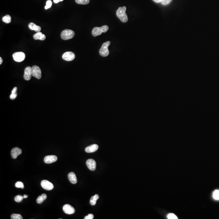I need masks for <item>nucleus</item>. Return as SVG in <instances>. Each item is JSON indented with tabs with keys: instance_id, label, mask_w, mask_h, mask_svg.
Segmentation results:
<instances>
[{
	"instance_id": "nucleus-6",
	"label": "nucleus",
	"mask_w": 219,
	"mask_h": 219,
	"mask_svg": "<svg viewBox=\"0 0 219 219\" xmlns=\"http://www.w3.org/2000/svg\"><path fill=\"white\" fill-rule=\"evenodd\" d=\"M32 76L38 79H40L42 77V71L38 66L34 65L32 67Z\"/></svg>"
},
{
	"instance_id": "nucleus-20",
	"label": "nucleus",
	"mask_w": 219,
	"mask_h": 219,
	"mask_svg": "<svg viewBox=\"0 0 219 219\" xmlns=\"http://www.w3.org/2000/svg\"><path fill=\"white\" fill-rule=\"evenodd\" d=\"M2 20L3 22H5V23L9 24L11 22L12 18L9 15H7L3 17Z\"/></svg>"
},
{
	"instance_id": "nucleus-17",
	"label": "nucleus",
	"mask_w": 219,
	"mask_h": 219,
	"mask_svg": "<svg viewBox=\"0 0 219 219\" xmlns=\"http://www.w3.org/2000/svg\"><path fill=\"white\" fill-rule=\"evenodd\" d=\"M29 27L31 30H33L34 31L39 32H40L41 30V28L40 26H38L35 25V24L33 23H30L29 25Z\"/></svg>"
},
{
	"instance_id": "nucleus-34",
	"label": "nucleus",
	"mask_w": 219,
	"mask_h": 219,
	"mask_svg": "<svg viewBox=\"0 0 219 219\" xmlns=\"http://www.w3.org/2000/svg\"><path fill=\"white\" fill-rule=\"evenodd\" d=\"M0 64L1 65V64L2 63H3V59L1 57H0Z\"/></svg>"
},
{
	"instance_id": "nucleus-15",
	"label": "nucleus",
	"mask_w": 219,
	"mask_h": 219,
	"mask_svg": "<svg viewBox=\"0 0 219 219\" xmlns=\"http://www.w3.org/2000/svg\"><path fill=\"white\" fill-rule=\"evenodd\" d=\"M68 177L71 183L73 184H75L77 182L76 176L74 172H71L68 175Z\"/></svg>"
},
{
	"instance_id": "nucleus-32",
	"label": "nucleus",
	"mask_w": 219,
	"mask_h": 219,
	"mask_svg": "<svg viewBox=\"0 0 219 219\" xmlns=\"http://www.w3.org/2000/svg\"><path fill=\"white\" fill-rule=\"evenodd\" d=\"M153 1L156 3H161L162 0H153Z\"/></svg>"
},
{
	"instance_id": "nucleus-18",
	"label": "nucleus",
	"mask_w": 219,
	"mask_h": 219,
	"mask_svg": "<svg viewBox=\"0 0 219 219\" xmlns=\"http://www.w3.org/2000/svg\"><path fill=\"white\" fill-rule=\"evenodd\" d=\"M47 198V196L45 194H43L41 196H39L37 199V202L38 204H40L43 202Z\"/></svg>"
},
{
	"instance_id": "nucleus-24",
	"label": "nucleus",
	"mask_w": 219,
	"mask_h": 219,
	"mask_svg": "<svg viewBox=\"0 0 219 219\" xmlns=\"http://www.w3.org/2000/svg\"><path fill=\"white\" fill-rule=\"evenodd\" d=\"M24 198L23 196L20 195H18L15 197L14 200L16 202H19L22 201Z\"/></svg>"
},
{
	"instance_id": "nucleus-2",
	"label": "nucleus",
	"mask_w": 219,
	"mask_h": 219,
	"mask_svg": "<svg viewBox=\"0 0 219 219\" xmlns=\"http://www.w3.org/2000/svg\"><path fill=\"white\" fill-rule=\"evenodd\" d=\"M109 29V27L107 25H104L101 27L94 28L92 30V35L94 37L100 35L102 34V32H106Z\"/></svg>"
},
{
	"instance_id": "nucleus-25",
	"label": "nucleus",
	"mask_w": 219,
	"mask_h": 219,
	"mask_svg": "<svg viewBox=\"0 0 219 219\" xmlns=\"http://www.w3.org/2000/svg\"><path fill=\"white\" fill-rule=\"evenodd\" d=\"M15 186L17 188H21L23 189L24 188V185L22 182L18 181L15 184Z\"/></svg>"
},
{
	"instance_id": "nucleus-29",
	"label": "nucleus",
	"mask_w": 219,
	"mask_h": 219,
	"mask_svg": "<svg viewBox=\"0 0 219 219\" xmlns=\"http://www.w3.org/2000/svg\"><path fill=\"white\" fill-rule=\"evenodd\" d=\"M94 215L93 214H89L88 215L85 217L84 219H94Z\"/></svg>"
},
{
	"instance_id": "nucleus-23",
	"label": "nucleus",
	"mask_w": 219,
	"mask_h": 219,
	"mask_svg": "<svg viewBox=\"0 0 219 219\" xmlns=\"http://www.w3.org/2000/svg\"><path fill=\"white\" fill-rule=\"evenodd\" d=\"M11 219H22V216L19 214H13L11 215Z\"/></svg>"
},
{
	"instance_id": "nucleus-5",
	"label": "nucleus",
	"mask_w": 219,
	"mask_h": 219,
	"mask_svg": "<svg viewBox=\"0 0 219 219\" xmlns=\"http://www.w3.org/2000/svg\"><path fill=\"white\" fill-rule=\"evenodd\" d=\"M25 55L23 52H17L13 55V57L15 61L18 62H21L23 61L25 58Z\"/></svg>"
},
{
	"instance_id": "nucleus-12",
	"label": "nucleus",
	"mask_w": 219,
	"mask_h": 219,
	"mask_svg": "<svg viewBox=\"0 0 219 219\" xmlns=\"http://www.w3.org/2000/svg\"><path fill=\"white\" fill-rule=\"evenodd\" d=\"M58 158L57 156L55 155L47 156L45 157L44 161L46 163H51L55 162L57 161Z\"/></svg>"
},
{
	"instance_id": "nucleus-7",
	"label": "nucleus",
	"mask_w": 219,
	"mask_h": 219,
	"mask_svg": "<svg viewBox=\"0 0 219 219\" xmlns=\"http://www.w3.org/2000/svg\"><path fill=\"white\" fill-rule=\"evenodd\" d=\"M75 58V55L74 53L71 52H67L63 55V59L67 61H72Z\"/></svg>"
},
{
	"instance_id": "nucleus-33",
	"label": "nucleus",
	"mask_w": 219,
	"mask_h": 219,
	"mask_svg": "<svg viewBox=\"0 0 219 219\" xmlns=\"http://www.w3.org/2000/svg\"><path fill=\"white\" fill-rule=\"evenodd\" d=\"M53 1L55 3H57L60 1V0H53Z\"/></svg>"
},
{
	"instance_id": "nucleus-1",
	"label": "nucleus",
	"mask_w": 219,
	"mask_h": 219,
	"mask_svg": "<svg viewBox=\"0 0 219 219\" xmlns=\"http://www.w3.org/2000/svg\"><path fill=\"white\" fill-rule=\"evenodd\" d=\"M126 6L120 7L116 12L117 17L123 22H127L128 21V17L126 13Z\"/></svg>"
},
{
	"instance_id": "nucleus-30",
	"label": "nucleus",
	"mask_w": 219,
	"mask_h": 219,
	"mask_svg": "<svg viewBox=\"0 0 219 219\" xmlns=\"http://www.w3.org/2000/svg\"><path fill=\"white\" fill-rule=\"evenodd\" d=\"M17 94H11L10 98L12 100H14L17 97Z\"/></svg>"
},
{
	"instance_id": "nucleus-21",
	"label": "nucleus",
	"mask_w": 219,
	"mask_h": 219,
	"mask_svg": "<svg viewBox=\"0 0 219 219\" xmlns=\"http://www.w3.org/2000/svg\"><path fill=\"white\" fill-rule=\"evenodd\" d=\"M75 2L80 5H87L90 2V0H75Z\"/></svg>"
},
{
	"instance_id": "nucleus-16",
	"label": "nucleus",
	"mask_w": 219,
	"mask_h": 219,
	"mask_svg": "<svg viewBox=\"0 0 219 219\" xmlns=\"http://www.w3.org/2000/svg\"><path fill=\"white\" fill-rule=\"evenodd\" d=\"M33 38L35 40H40L43 41L45 39L46 37L45 35L42 34V32H39L34 34V35H33Z\"/></svg>"
},
{
	"instance_id": "nucleus-27",
	"label": "nucleus",
	"mask_w": 219,
	"mask_h": 219,
	"mask_svg": "<svg viewBox=\"0 0 219 219\" xmlns=\"http://www.w3.org/2000/svg\"><path fill=\"white\" fill-rule=\"evenodd\" d=\"M167 218L169 219H177L178 218L175 214L170 213L167 215Z\"/></svg>"
},
{
	"instance_id": "nucleus-14",
	"label": "nucleus",
	"mask_w": 219,
	"mask_h": 219,
	"mask_svg": "<svg viewBox=\"0 0 219 219\" xmlns=\"http://www.w3.org/2000/svg\"><path fill=\"white\" fill-rule=\"evenodd\" d=\"M99 147L98 145L96 144H94L87 147L85 149V151L88 153H94L97 150Z\"/></svg>"
},
{
	"instance_id": "nucleus-10",
	"label": "nucleus",
	"mask_w": 219,
	"mask_h": 219,
	"mask_svg": "<svg viewBox=\"0 0 219 219\" xmlns=\"http://www.w3.org/2000/svg\"><path fill=\"white\" fill-rule=\"evenodd\" d=\"M63 209L64 212L67 214H72L75 212V210L74 208L69 204L64 205Z\"/></svg>"
},
{
	"instance_id": "nucleus-28",
	"label": "nucleus",
	"mask_w": 219,
	"mask_h": 219,
	"mask_svg": "<svg viewBox=\"0 0 219 219\" xmlns=\"http://www.w3.org/2000/svg\"><path fill=\"white\" fill-rule=\"evenodd\" d=\"M172 0H162L161 3L163 5H167L169 4Z\"/></svg>"
},
{
	"instance_id": "nucleus-26",
	"label": "nucleus",
	"mask_w": 219,
	"mask_h": 219,
	"mask_svg": "<svg viewBox=\"0 0 219 219\" xmlns=\"http://www.w3.org/2000/svg\"><path fill=\"white\" fill-rule=\"evenodd\" d=\"M52 5V2L50 0H48L46 3V5L45 6V9H47L49 8H50Z\"/></svg>"
},
{
	"instance_id": "nucleus-31",
	"label": "nucleus",
	"mask_w": 219,
	"mask_h": 219,
	"mask_svg": "<svg viewBox=\"0 0 219 219\" xmlns=\"http://www.w3.org/2000/svg\"><path fill=\"white\" fill-rule=\"evenodd\" d=\"M17 88L15 87L12 91V94H17Z\"/></svg>"
},
{
	"instance_id": "nucleus-9",
	"label": "nucleus",
	"mask_w": 219,
	"mask_h": 219,
	"mask_svg": "<svg viewBox=\"0 0 219 219\" xmlns=\"http://www.w3.org/2000/svg\"><path fill=\"white\" fill-rule=\"evenodd\" d=\"M32 76V68L28 66L25 69V73L24 75V78L26 81H29L31 79Z\"/></svg>"
},
{
	"instance_id": "nucleus-19",
	"label": "nucleus",
	"mask_w": 219,
	"mask_h": 219,
	"mask_svg": "<svg viewBox=\"0 0 219 219\" xmlns=\"http://www.w3.org/2000/svg\"><path fill=\"white\" fill-rule=\"evenodd\" d=\"M99 198V196L98 194H95L94 196H93L91 198L90 201V203L92 205H96L97 200Z\"/></svg>"
},
{
	"instance_id": "nucleus-35",
	"label": "nucleus",
	"mask_w": 219,
	"mask_h": 219,
	"mask_svg": "<svg viewBox=\"0 0 219 219\" xmlns=\"http://www.w3.org/2000/svg\"><path fill=\"white\" fill-rule=\"evenodd\" d=\"M23 196L24 198H27L28 197V195H24Z\"/></svg>"
},
{
	"instance_id": "nucleus-11",
	"label": "nucleus",
	"mask_w": 219,
	"mask_h": 219,
	"mask_svg": "<svg viewBox=\"0 0 219 219\" xmlns=\"http://www.w3.org/2000/svg\"><path fill=\"white\" fill-rule=\"evenodd\" d=\"M86 164L88 169L94 171L96 168V163L95 160L92 159H89L86 162Z\"/></svg>"
},
{
	"instance_id": "nucleus-22",
	"label": "nucleus",
	"mask_w": 219,
	"mask_h": 219,
	"mask_svg": "<svg viewBox=\"0 0 219 219\" xmlns=\"http://www.w3.org/2000/svg\"><path fill=\"white\" fill-rule=\"evenodd\" d=\"M213 198L215 200H219V190H216L213 194Z\"/></svg>"
},
{
	"instance_id": "nucleus-4",
	"label": "nucleus",
	"mask_w": 219,
	"mask_h": 219,
	"mask_svg": "<svg viewBox=\"0 0 219 219\" xmlns=\"http://www.w3.org/2000/svg\"><path fill=\"white\" fill-rule=\"evenodd\" d=\"M110 44V42L109 41L105 42L102 44L101 48L99 51V52L101 56L103 57H106L108 55L109 51L108 48Z\"/></svg>"
},
{
	"instance_id": "nucleus-3",
	"label": "nucleus",
	"mask_w": 219,
	"mask_h": 219,
	"mask_svg": "<svg viewBox=\"0 0 219 219\" xmlns=\"http://www.w3.org/2000/svg\"><path fill=\"white\" fill-rule=\"evenodd\" d=\"M75 32L72 30L66 29L64 30L61 33V38L64 40H67L74 38Z\"/></svg>"
},
{
	"instance_id": "nucleus-13",
	"label": "nucleus",
	"mask_w": 219,
	"mask_h": 219,
	"mask_svg": "<svg viewBox=\"0 0 219 219\" xmlns=\"http://www.w3.org/2000/svg\"><path fill=\"white\" fill-rule=\"evenodd\" d=\"M22 153V150L18 147H15L12 149L11 151V155L13 159H15L19 155Z\"/></svg>"
},
{
	"instance_id": "nucleus-36",
	"label": "nucleus",
	"mask_w": 219,
	"mask_h": 219,
	"mask_svg": "<svg viewBox=\"0 0 219 219\" xmlns=\"http://www.w3.org/2000/svg\"><path fill=\"white\" fill-rule=\"evenodd\" d=\"M63 0H60V1H62Z\"/></svg>"
},
{
	"instance_id": "nucleus-8",
	"label": "nucleus",
	"mask_w": 219,
	"mask_h": 219,
	"mask_svg": "<svg viewBox=\"0 0 219 219\" xmlns=\"http://www.w3.org/2000/svg\"><path fill=\"white\" fill-rule=\"evenodd\" d=\"M41 185L42 188L46 190L50 191L54 188L53 184L47 180H43L41 182Z\"/></svg>"
}]
</instances>
